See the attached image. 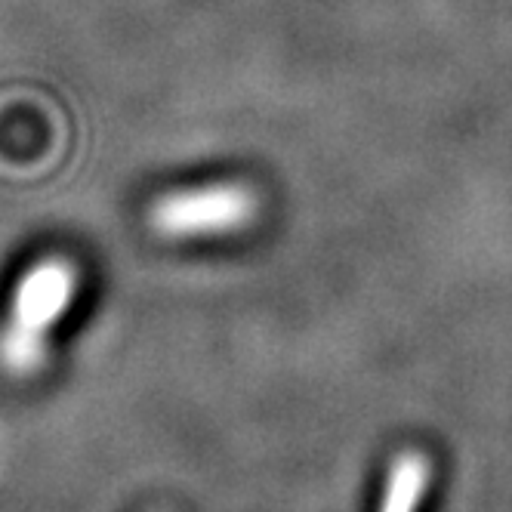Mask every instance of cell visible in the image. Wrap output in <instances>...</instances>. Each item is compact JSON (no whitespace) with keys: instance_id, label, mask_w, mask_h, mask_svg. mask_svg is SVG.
Returning a JSON list of instances; mask_svg holds the SVG:
<instances>
[{"instance_id":"cell-1","label":"cell","mask_w":512,"mask_h":512,"mask_svg":"<svg viewBox=\"0 0 512 512\" xmlns=\"http://www.w3.org/2000/svg\"><path fill=\"white\" fill-rule=\"evenodd\" d=\"M75 294L78 269L62 256H47L19 278L0 334V364L13 377H28L47 364V337Z\"/></svg>"},{"instance_id":"cell-2","label":"cell","mask_w":512,"mask_h":512,"mask_svg":"<svg viewBox=\"0 0 512 512\" xmlns=\"http://www.w3.org/2000/svg\"><path fill=\"white\" fill-rule=\"evenodd\" d=\"M256 216V195L247 186L219 182V186L186 189L164 195L149 210V226L173 241L213 238L244 229Z\"/></svg>"},{"instance_id":"cell-3","label":"cell","mask_w":512,"mask_h":512,"mask_svg":"<svg viewBox=\"0 0 512 512\" xmlns=\"http://www.w3.org/2000/svg\"><path fill=\"white\" fill-rule=\"evenodd\" d=\"M432 485V460L420 448H405L389 466L377 512H417Z\"/></svg>"}]
</instances>
